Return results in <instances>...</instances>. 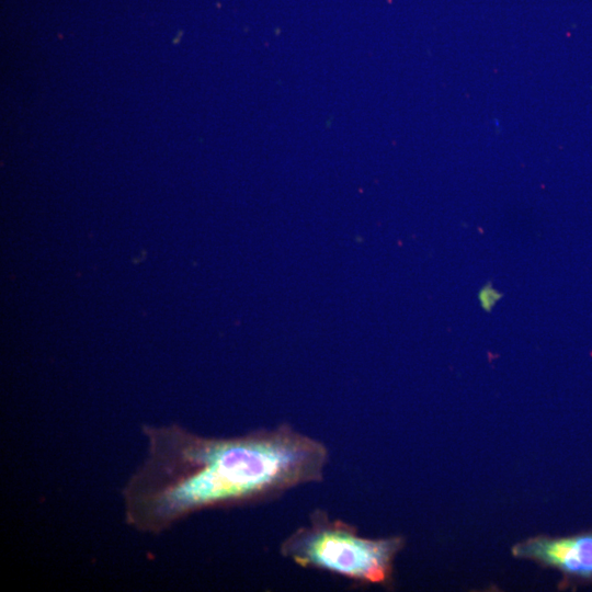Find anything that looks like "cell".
Masks as SVG:
<instances>
[{
	"label": "cell",
	"instance_id": "obj_4",
	"mask_svg": "<svg viewBox=\"0 0 592 592\" xmlns=\"http://www.w3.org/2000/svg\"><path fill=\"white\" fill-rule=\"evenodd\" d=\"M477 297L481 308L486 311H491L502 298V293L496 289L489 282L479 289Z\"/></svg>",
	"mask_w": 592,
	"mask_h": 592
},
{
	"label": "cell",
	"instance_id": "obj_2",
	"mask_svg": "<svg viewBox=\"0 0 592 592\" xmlns=\"http://www.w3.org/2000/svg\"><path fill=\"white\" fill-rule=\"evenodd\" d=\"M403 542L400 537L368 538L321 509L281 543L280 554L297 566L327 571L357 584H384Z\"/></svg>",
	"mask_w": 592,
	"mask_h": 592
},
{
	"label": "cell",
	"instance_id": "obj_3",
	"mask_svg": "<svg viewBox=\"0 0 592 592\" xmlns=\"http://www.w3.org/2000/svg\"><path fill=\"white\" fill-rule=\"evenodd\" d=\"M516 555L532 557L561 570L592 576V535L571 538H536L519 545Z\"/></svg>",
	"mask_w": 592,
	"mask_h": 592
},
{
	"label": "cell",
	"instance_id": "obj_1",
	"mask_svg": "<svg viewBox=\"0 0 592 592\" xmlns=\"http://www.w3.org/2000/svg\"><path fill=\"white\" fill-rule=\"evenodd\" d=\"M147 452L123 489L128 526L159 534L210 509L259 504L320 482L329 449L287 423L217 437L179 424L143 428Z\"/></svg>",
	"mask_w": 592,
	"mask_h": 592
}]
</instances>
